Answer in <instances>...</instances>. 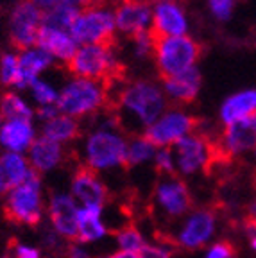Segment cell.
<instances>
[{
    "mask_svg": "<svg viewBox=\"0 0 256 258\" xmlns=\"http://www.w3.org/2000/svg\"><path fill=\"white\" fill-rule=\"evenodd\" d=\"M236 0H208V8L212 15L215 16V20L219 22H228L233 15Z\"/></svg>",
    "mask_w": 256,
    "mask_h": 258,
    "instance_id": "cell-35",
    "label": "cell"
},
{
    "mask_svg": "<svg viewBox=\"0 0 256 258\" xmlns=\"http://www.w3.org/2000/svg\"><path fill=\"white\" fill-rule=\"evenodd\" d=\"M0 258H8V256H0Z\"/></svg>",
    "mask_w": 256,
    "mask_h": 258,
    "instance_id": "cell-50",
    "label": "cell"
},
{
    "mask_svg": "<svg viewBox=\"0 0 256 258\" xmlns=\"http://www.w3.org/2000/svg\"><path fill=\"white\" fill-rule=\"evenodd\" d=\"M43 11L31 0H20L9 16V36L11 43L20 50L36 47V38L41 27Z\"/></svg>",
    "mask_w": 256,
    "mask_h": 258,
    "instance_id": "cell-11",
    "label": "cell"
},
{
    "mask_svg": "<svg viewBox=\"0 0 256 258\" xmlns=\"http://www.w3.org/2000/svg\"><path fill=\"white\" fill-rule=\"evenodd\" d=\"M81 13L79 8H74L70 4H57L48 11H43L41 16V25L50 29H59V31H68L76 22L77 15Z\"/></svg>",
    "mask_w": 256,
    "mask_h": 258,
    "instance_id": "cell-27",
    "label": "cell"
},
{
    "mask_svg": "<svg viewBox=\"0 0 256 258\" xmlns=\"http://www.w3.org/2000/svg\"><path fill=\"white\" fill-rule=\"evenodd\" d=\"M154 161V169L158 170L160 176H172L176 174V160H174V153L170 147H160L152 158Z\"/></svg>",
    "mask_w": 256,
    "mask_h": 258,
    "instance_id": "cell-33",
    "label": "cell"
},
{
    "mask_svg": "<svg viewBox=\"0 0 256 258\" xmlns=\"http://www.w3.org/2000/svg\"><path fill=\"white\" fill-rule=\"evenodd\" d=\"M138 258H172V251L163 244H145L138 251Z\"/></svg>",
    "mask_w": 256,
    "mask_h": 258,
    "instance_id": "cell-38",
    "label": "cell"
},
{
    "mask_svg": "<svg viewBox=\"0 0 256 258\" xmlns=\"http://www.w3.org/2000/svg\"><path fill=\"white\" fill-rule=\"evenodd\" d=\"M4 124V117H2V113H0V125Z\"/></svg>",
    "mask_w": 256,
    "mask_h": 258,
    "instance_id": "cell-48",
    "label": "cell"
},
{
    "mask_svg": "<svg viewBox=\"0 0 256 258\" xmlns=\"http://www.w3.org/2000/svg\"><path fill=\"white\" fill-rule=\"evenodd\" d=\"M65 160H67V151L63 144L50 140L43 135L40 138H34L32 145L29 147V163L40 174L57 169L63 165Z\"/></svg>",
    "mask_w": 256,
    "mask_h": 258,
    "instance_id": "cell-18",
    "label": "cell"
},
{
    "mask_svg": "<svg viewBox=\"0 0 256 258\" xmlns=\"http://www.w3.org/2000/svg\"><path fill=\"white\" fill-rule=\"evenodd\" d=\"M29 88H31L32 97H34V101H36L40 106L56 104V102H57V97H59V92H56V90H54L52 86L48 85L47 81L36 79L31 86H29Z\"/></svg>",
    "mask_w": 256,
    "mask_h": 258,
    "instance_id": "cell-32",
    "label": "cell"
},
{
    "mask_svg": "<svg viewBox=\"0 0 256 258\" xmlns=\"http://www.w3.org/2000/svg\"><path fill=\"white\" fill-rule=\"evenodd\" d=\"M203 77L197 67H192L186 72L177 74L172 77L163 79V92L167 97H170L177 104H190L197 99L201 90Z\"/></svg>",
    "mask_w": 256,
    "mask_h": 258,
    "instance_id": "cell-19",
    "label": "cell"
},
{
    "mask_svg": "<svg viewBox=\"0 0 256 258\" xmlns=\"http://www.w3.org/2000/svg\"><path fill=\"white\" fill-rule=\"evenodd\" d=\"M249 246H251V249H252V251H256V235L249 237Z\"/></svg>",
    "mask_w": 256,
    "mask_h": 258,
    "instance_id": "cell-46",
    "label": "cell"
},
{
    "mask_svg": "<svg viewBox=\"0 0 256 258\" xmlns=\"http://www.w3.org/2000/svg\"><path fill=\"white\" fill-rule=\"evenodd\" d=\"M256 111V90H244L229 95L222 106H220V122L231 124L235 120H242L245 117H251Z\"/></svg>",
    "mask_w": 256,
    "mask_h": 258,
    "instance_id": "cell-24",
    "label": "cell"
},
{
    "mask_svg": "<svg viewBox=\"0 0 256 258\" xmlns=\"http://www.w3.org/2000/svg\"><path fill=\"white\" fill-rule=\"evenodd\" d=\"M113 15L116 31L125 36H135L151 29L152 8L145 0H116Z\"/></svg>",
    "mask_w": 256,
    "mask_h": 258,
    "instance_id": "cell-15",
    "label": "cell"
},
{
    "mask_svg": "<svg viewBox=\"0 0 256 258\" xmlns=\"http://www.w3.org/2000/svg\"><path fill=\"white\" fill-rule=\"evenodd\" d=\"M106 109L115 115L118 127L125 133L138 135L167 111V95L152 81H131L116 90L115 101H108Z\"/></svg>",
    "mask_w": 256,
    "mask_h": 258,
    "instance_id": "cell-1",
    "label": "cell"
},
{
    "mask_svg": "<svg viewBox=\"0 0 256 258\" xmlns=\"http://www.w3.org/2000/svg\"><path fill=\"white\" fill-rule=\"evenodd\" d=\"M217 215L212 208H197L192 210L188 217L184 219L183 226L177 231L176 244L183 249H199L204 244H208L215 235Z\"/></svg>",
    "mask_w": 256,
    "mask_h": 258,
    "instance_id": "cell-12",
    "label": "cell"
},
{
    "mask_svg": "<svg viewBox=\"0 0 256 258\" xmlns=\"http://www.w3.org/2000/svg\"><path fill=\"white\" fill-rule=\"evenodd\" d=\"M102 258H138V253H135V251L120 249V251H115V253L108 254V256H102Z\"/></svg>",
    "mask_w": 256,
    "mask_h": 258,
    "instance_id": "cell-44",
    "label": "cell"
},
{
    "mask_svg": "<svg viewBox=\"0 0 256 258\" xmlns=\"http://www.w3.org/2000/svg\"><path fill=\"white\" fill-rule=\"evenodd\" d=\"M32 4H36L41 11H48V9H52L54 6L59 4V0H31Z\"/></svg>",
    "mask_w": 256,
    "mask_h": 258,
    "instance_id": "cell-43",
    "label": "cell"
},
{
    "mask_svg": "<svg viewBox=\"0 0 256 258\" xmlns=\"http://www.w3.org/2000/svg\"><path fill=\"white\" fill-rule=\"evenodd\" d=\"M116 25L113 9L106 6H92L81 9L76 22L70 27V34L77 43L84 45H109L115 47Z\"/></svg>",
    "mask_w": 256,
    "mask_h": 258,
    "instance_id": "cell-8",
    "label": "cell"
},
{
    "mask_svg": "<svg viewBox=\"0 0 256 258\" xmlns=\"http://www.w3.org/2000/svg\"><path fill=\"white\" fill-rule=\"evenodd\" d=\"M65 254H67V258H90V254L86 253V249L81 246L79 242H74V244L70 242V244H67Z\"/></svg>",
    "mask_w": 256,
    "mask_h": 258,
    "instance_id": "cell-41",
    "label": "cell"
},
{
    "mask_svg": "<svg viewBox=\"0 0 256 258\" xmlns=\"http://www.w3.org/2000/svg\"><path fill=\"white\" fill-rule=\"evenodd\" d=\"M252 117H254V118H256V111H254V115H252Z\"/></svg>",
    "mask_w": 256,
    "mask_h": 258,
    "instance_id": "cell-49",
    "label": "cell"
},
{
    "mask_svg": "<svg viewBox=\"0 0 256 258\" xmlns=\"http://www.w3.org/2000/svg\"><path fill=\"white\" fill-rule=\"evenodd\" d=\"M41 129H43V137L50 138L54 142H59V144L74 142L81 135V125L77 122V118L65 115V113H59L57 117L43 122Z\"/></svg>",
    "mask_w": 256,
    "mask_h": 258,
    "instance_id": "cell-26",
    "label": "cell"
},
{
    "mask_svg": "<svg viewBox=\"0 0 256 258\" xmlns=\"http://www.w3.org/2000/svg\"><path fill=\"white\" fill-rule=\"evenodd\" d=\"M36 47L47 50L54 59L63 61L65 64L72 59L77 52V41L72 38L68 31H59V29L40 27L36 38Z\"/></svg>",
    "mask_w": 256,
    "mask_h": 258,
    "instance_id": "cell-21",
    "label": "cell"
},
{
    "mask_svg": "<svg viewBox=\"0 0 256 258\" xmlns=\"http://www.w3.org/2000/svg\"><path fill=\"white\" fill-rule=\"evenodd\" d=\"M18 79V56L4 52L0 56V83L4 86H15Z\"/></svg>",
    "mask_w": 256,
    "mask_h": 258,
    "instance_id": "cell-31",
    "label": "cell"
},
{
    "mask_svg": "<svg viewBox=\"0 0 256 258\" xmlns=\"http://www.w3.org/2000/svg\"><path fill=\"white\" fill-rule=\"evenodd\" d=\"M54 63V57L40 47H31L27 50H22L18 56V79H16V88H29V86L38 79L43 70H47Z\"/></svg>",
    "mask_w": 256,
    "mask_h": 258,
    "instance_id": "cell-20",
    "label": "cell"
},
{
    "mask_svg": "<svg viewBox=\"0 0 256 258\" xmlns=\"http://www.w3.org/2000/svg\"><path fill=\"white\" fill-rule=\"evenodd\" d=\"M156 154V145L152 144L145 135H133L127 142V160L125 167H138L151 161Z\"/></svg>",
    "mask_w": 256,
    "mask_h": 258,
    "instance_id": "cell-29",
    "label": "cell"
},
{
    "mask_svg": "<svg viewBox=\"0 0 256 258\" xmlns=\"http://www.w3.org/2000/svg\"><path fill=\"white\" fill-rule=\"evenodd\" d=\"M34 113H36L38 118H41L43 122H47V120H50V118L57 117V115H59V109H57L56 104H47V106H40Z\"/></svg>",
    "mask_w": 256,
    "mask_h": 258,
    "instance_id": "cell-40",
    "label": "cell"
},
{
    "mask_svg": "<svg viewBox=\"0 0 256 258\" xmlns=\"http://www.w3.org/2000/svg\"><path fill=\"white\" fill-rule=\"evenodd\" d=\"M199 118L192 117L183 109H167L152 125H149L144 135L156 147H170L186 135L197 131Z\"/></svg>",
    "mask_w": 256,
    "mask_h": 258,
    "instance_id": "cell-10",
    "label": "cell"
},
{
    "mask_svg": "<svg viewBox=\"0 0 256 258\" xmlns=\"http://www.w3.org/2000/svg\"><path fill=\"white\" fill-rule=\"evenodd\" d=\"M100 214L102 206L97 205L79 208V237H77L79 244H90L108 235V228L100 221Z\"/></svg>",
    "mask_w": 256,
    "mask_h": 258,
    "instance_id": "cell-25",
    "label": "cell"
},
{
    "mask_svg": "<svg viewBox=\"0 0 256 258\" xmlns=\"http://www.w3.org/2000/svg\"><path fill=\"white\" fill-rule=\"evenodd\" d=\"M100 2H102V0H59V4H70L79 9L92 8V6H97V4H100Z\"/></svg>",
    "mask_w": 256,
    "mask_h": 258,
    "instance_id": "cell-42",
    "label": "cell"
},
{
    "mask_svg": "<svg viewBox=\"0 0 256 258\" xmlns=\"http://www.w3.org/2000/svg\"><path fill=\"white\" fill-rule=\"evenodd\" d=\"M65 238L57 233L54 228H47L43 230V235H41V242H43V246L47 249H52V251H63L67 249V244H65Z\"/></svg>",
    "mask_w": 256,
    "mask_h": 258,
    "instance_id": "cell-37",
    "label": "cell"
},
{
    "mask_svg": "<svg viewBox=\"0 0 256 258\" xmlns=\"http://www.w3.org/2000/svg\"><path fill=\"white\" fill-rule=\"evenodd\" d=\"M145 2H149V4H151V2L158 4V2H176V0H145Z\"/></svg>",
    "mask_w": 256,
    "mask_h": 258,
    "instance_id": "cell-47",
    "label": "cell"
},
{
    "mask_svg": "<svg viewBox=\"0 0 256 258\" xmlns=\"http://www.w3.org/2000/svg\"><path fill=\"white\" fill-rule=\"evenodd\" d=\"M172 153L176 160V170H179L183 176H192L201 170L210 172L213 165L220 161H229L219 149V144L201 131H194L177 140Z\"/></svg>",
    "mask_w": 256,
    "mask_h": 258,
    "instance_id": "cell-3",
    "label": "cell"
},
{
    "mask_svg": "<svg viewBox=\"0 0 256 258\" xmlns=\"http://www.w3.org/2000/svg\"><path fill=\"white\" fill-rule=\"evenodd\" d=\"M36 138L32 120L15 118V120H4L0 125V147L11 153H25Z\"/></svg>",
    "mask_w": 256,
    "mask_h": 258,
    "instance_id": "cell-22",
    "label": "cell"
},
{
    "mask_svg": "<svg viewBox=\"0 0 256 258\" xmlns=\"http://www.w3.org/2000/svg\"><path fill=\"white\" fill-rule=\"evenodd\" d=\"M113 48L109 45H83L67 63V69L76 77L102 81L109 90L124 77V69L116 61Z\"/></svg>",
    "mask_w": 256,
    "mask_h": 258,
    "instance_id": "cell-2",
    "label": "cell"
},
{
    "mask_svg": "<svg viewBox=\"0 0 256 258\" xmlns=\"http://www.w3.org/2000/svg\"><path fill=\"white\" fill-rule=\"evenodd\" d=\"M56 106L59 113L74 118L93 115L108 106V88L102 81L76 77L59 92Z\"/></svg>",
    "mask_w": 256,
    "mask_h": 258,
    "instance_id": "cell-4",
    "label": "cell"
},
{
    "mask_svg": "<svg viewBox=\"0 0 256 258\" xmlns=\"http://www.w3.org/2000/svg\"><path fill=\"white\" fill-rule=\"evenodd\" d=\"M219 149L226 158H235L245 153L256 151V118L245 117L242 120H235L224 125V131L220 133Z\"/></svg>",
    "mask_w": 256,
    "mask_h": 258,
    "instance_id": "cell-14",
    "label": "cell"
},
{
    "mask_svg": "<svg viewBox=\"0 0 256 258\" xmlns=\"http://www.w3.org/2000/svg\"><path fill=\"white\" fill-rule=\"evenodd\" d=\"M152 205L167 219H179L190 214L194 208V198L188 185L176 174L161 176L152 192Z\"/></svg>",
    "mask_w": 256,
    "mask_h": 258,
    "instance_id": "cell-9",
    "label": "cell"
},
{
    "mask_svg": "<svg viewBox=\"0 0 256 258\" xmlns=\"http://www.w3.org/2000/svg\"><path fill=\"white\" fill-rule=\"evenodd\" d=\"M32 172V167L20 153L4 151L0 154V196L22 185Z\"/></svg>",
    "mask_w": 256,
    "mask_h": 258,
    "instance_id": "cell-23",
    "label": "cell"
},
{
    "mask_svg": "<svg viewBox=\"0 0 256 258\" xmlns=\"http://www.w3.org/2000/svg\"><path fill=\"white\" fill-rule=\"evenodd\" d=\"M4 214L15 224L38 228L43 221V194H41V174L32 169L22 185L6 194Z\"/></svg>",
    "mask_w": 256,
    "mask_h": 258,
    "instance_id": "cell-5",
    "label": "cell"
},
{
    "mask_svg": "<svg viewBox=\"0 0 256 258\" xmlns=\"http://www.w3.org/2000/svg\"><path fill=\"white\" fill-rule=\"evenodd\" d=\"M11 251H13V258H41L38 247L20 244V242H15L11 246Z\"/></svg>",
    "mask_w": 256,
    "mask_h": 258,
    "instance_id": "cell-39",
    "label": "cell"
},
{
    "mask_svg": "<svg viewBox=\"0 0 256 258\" xmlns=\"http://www.w3.org/2000/svg\"><path fill=\"white\" fill-rule=\"evenodd\" d=\"M0 113L4 120H15V118L32 120V117L36 115L34 109L15 92H6L0 95Z\"/></svg>",
    "mask_w": 256,
    "mask_h": 258,
    "instance_id": "cell-28",
    "label": "cell"
},
{
    "mask_svg": "<svg viewBox=\"0 0 256 258\" xmlns=\"http://www.w3.org/2000/svg\"><path fill=\"white\" fill-rule=\"evenodd\" d=\"M204 258H238V253L231 240H219L210 246Z\"/></svg>",
    "mask_w": 256,
    "mask_h": 258,
    "instance_id": "cell-36",
    "label": "cell"
},
{
    "mask_svg": "<svg viewBox=\"0 0 256 258\" xmlns=\"http://www.w3.org/2000/svg\"><path fill=\"white\" fill-rule=\"evenodd\" d=\"M115 240L120 246V249L135 251V253H138L147 244L144 235L140 233V230L136 226H124L118 231H115Z\"/></svg>",
    "mask_w": 256,
    "mask_h": 258,
    "instance_id": "cell-30",
    "label": "cell"
},
{
    "mask_svg": "<svg viewBox=\"0 0 256 258\" xmlns=\"http://www.w3.org/2000/svg\"><path fill=\"white\" fill-rule=\"evenodd\" d=\"M131 40H133V52H135L136 57H140V59L152 57V50H154V38L151 36V32L149 31L138 32V34L131 36Z\"/></svg>",
    "mask_w": 256,
    "mask_h": 258,
    "instance_id": "cell-34",
    "label": "cell"
},
{
    "mask_svg": "<svg viewBox=\"0 0 256 258\" xmlns=\"http://www.w3.org/2000/svg\"><path fill=\"white\" fill-rule=\"evenodd\" d=\"M70 196L76 201L83 203V206H104L109 198V190L99 177L97 170L90 169L88 165H79L72 176Z\"/></svg>",
    "mask_w": 256,
    "mask_h": 258,
    "instance_id": "cell-16",
    "label": "cell"
},
{
    "mask_svg": "<svg viewBox=\"0 0 256 258\" xmlns=\"http://www.w3.org/2000/svg\"><path fill=\"white\" fill-rule=\"evenodd\" d=\"M245 219H249V221L256 222V198L252 199L251 203H249V206H247V215H245Z\"/></svg>",
    "mask_w": 256,
    "mask_h": 258,
    "instance_id": "cell-45",
    "label": "cell"
},
{
    "mask_svg": "<svg viewBox=\"0 0 256 258\" xmlns=\"http://www.w3.org/2000/svg\"><path fill=\"white\" fill-rule=\"evenodd\" d=\"M48 219L52 228L68 242L79 237V206L70 194L57 192L48 199Z\"/></svg>",
    "mask_w": 256,
    "mask_h": 258,
    "instance_id": "cell-13",
    "label": "cell"
},
{
    "mask_svg": "<svg viewBox=\"0 0 256 258\" xmlns=\"http://www.w3.org/2000/svg\"><path fill=\"white\" fill-rule=\"evenodd\" d=\"M127 160V140L118 131L99 127L88 135L84 144V165L93 170H108L125 167Z\"/></svg>",
    "mask_w": 256,
    "mask_h": 258,
    "instance_id": "cell-7",
    "label": "cell"
},
{
    "mask_svg": "<svg viewBox=\"0 0 256 258\" xmlns=\"http://www.w3.org/2000/svg\"><path fill=\"white\" fill-rule=\"evenodd\" d=\"M201 54H203L201 43L186 34L154 38L152 57H154V63H156L161 79L183 74L192 67H196Z\"/></svg>",
    "mask_w": 256,
    "mask_h": 258,
    "instance_id": "cell-6",
    "label": "cell"
},
{
    "mask_svg": "<svg viewBox=\"0 0 256 258\" xmlns=\"http://www.w3.org/2000/svg\"><path fill=\"white\" fill-rule=\"evenodd\" d=\"M152 38L183 36L188 32V20L177 2H158L152 8V22L149 29Z\"/></svg>",
    "mask_w": 256,
    "mask_h": 258,
    "instance_id": "cell-17",
    "label": "cell"
}]
</instances>
